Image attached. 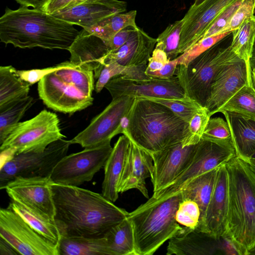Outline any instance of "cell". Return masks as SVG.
Segmentation results:
<instances>
[{
    "mask_svg": "<svg viewBox=\"0 0 255 255\" xmlns=\"http://www.w3.org/2000/svg\"><path fill=\"white\" fill-rule=\"evenodd\" d=\"M55 223L61 236L100 238L128 213L102 194L52 183Z\"/></svg>",
    "mask_w": 255,
    "mask_h": 255,
    "instance_id": "6da1fadb",
    "label": "cell"
},
{
    "mask_svg": "<svg viewBox=\"0 0 255 255\" xmlns=\"http://www.w3.org/2000/svg\"><path fill=\"white\" fill-rule=\"evenodd\" d=\"M77 0H47L41 9L52 14L59 10L72 7Z\"/></svg>",
    "mask_w": 255,
    "mask_h": 255,
    "instance_id": "f907efd6",
    "label": "cell"
},
{
    "mask_svg": "<svg viewBox=\"0 0 255 255\" xmlns=\"http://www.w3.org/2000/svg\"><path fill=\"white\" fill-rule=\"evenodd\" d=\"M153 170L150 154L130 140L118 184L119 193L135 189L149 198L145 179L151 177Z\"/></svg>",
    "mask_w": 255,
    "mask_h": 255,
    "instance_id": "44dd1931",
    "label": "cell"
},
{
    "mask_svg": "<svg viewBox=\"0 0 255 255\" xmlns=\"http://www.w3.org/2000/svg\"><path fill=\"white\" fill-rule=\"evenodd\" d=\"M232 31H228L209 36L199 41L188 50L177 57L178 65H186L191 61L210 48L213 45L229 35Z\"/></svg>",
    "mask_w": 255,
    "mask_h": 255,
    "instance_id": "ab89813d",
    "label": "cell"
},
{
    "mask_svg": "<svg viewBox=\"0 0 255 255\" xmlns=\"http://www.w3.org/2000/svg\"><path fill=\"white\" fill-rule=\"evenodd\" d=\"M16 71L11 65L0 67V109L29 96L30 85Z\"/></svg>",
    "mask_w": 255,
    "mask_h": 255,
    "instance_id": "f546056e",
    "label": "cell"
},
{
    "mask_svg": "<svg viewBox=\"0 0 255 255\" xmlns=\"http://www.w3.org/2000/svg\"><path fill=\"white\" fill-rule=\"evenodd\" d=\"M70 140L63 138L49 145L42 152H29L14 154L1 163L0 188L19 177H50L57 163L67 155Z\"/></svg>",
    "mask_w": 255,
    "mask_h": 255,
    "instance_id": "ba28073f",
    "label": "cell"
},
{
    "mask_svg": "<svg viewBox=\"0 0 255 255\" xmlns=\"http://www.w3.org/2000/svg\"><path fill=\"white\" fill-rule=\"evenodd\" d=\"M221 239L217 240L207 234L185 228L183 233L169 240L166 255H213L220 248L218 245Z\"/></svg>",
    "mask_w": 255,
    "mask_h": 255,
    "instance_id": "d4e9b609",
    "label": "cell"
},
{
    "mask_svg": "<svg viewBox=\"0 0 255 255\" xmlns=\"http://www.w3.org/2000/svg\"><path fill=\"white\" fill-rule=\"evenodd\" d=\"M237 0H205L198 5L193 4L183 17L178 53L188 50L199 41L215 19Z\"/></svg>",
    "mask_w": 255,
    "mask_h": 255,
    "instance_id": "ac0fdd59",
    "label": "cell"
},
{
    "mask_svg": "<svg viewBox=\"0 0 255 255\" xmlns=\"http://www.w3.org/2000/svg\"><path fill=\"white\" fill-rule=\"evenodd\" d=\"M182 200L181 191L162 198L151 197L128 213L127 218L132 227L135 255H152L166 241L184 233L185 228L175 218Z\"/></svg>",
    "mask_w": 255,
    "mask_h": 255,
    "instance_id": "5b68a950",
    "label": "cell"
},
{
    "mask_svg": "<svg viewBox=\"0 0 255 255\" xmlns=\"http://www.w3.org/2000/svg\"><path fill=\"white\" fill-rule=\"evenodd\" d=\"M250 64L252 68H255V42L254 45L252 56L250 60Z\"/></svg>",
    "mask_w": 255,
    "mask_h": 255,
    "instance_id": "11a10c76",
    "label": "cell"
},
{
    "mask_svg": "<svg viewBox=\"0 0 255 255\" xmlns=\"http://www.w3.org/2000/svg\"><path fill=\"white\" fill-rule=\"evenodd\" d=\"M235 156L233 144L201 138L197 144L194 158L188 167L170 185L151 197L157 199L174 194L193 178L226 164Z\"/></svg>",
    "mask_w": 255,
    "mask_h": 255,
    "instance_id": "8fae6325",
    "label": "cell"
},
{
    "mask_svg": "<svg viewBox=\"0 0 255 255\" xmlns=\"http://www.w3.org/2000/svg\"><path fill=\"white\" fill-rule=\"evenodd\" d=\"M182 25V19L169 24L156 38L155 48L163 50L169 60L179 55L178 50Z\"/></svg>",
    "mask_w": 255,
    "mask_h": 255,
    "instance_id": "d590c367",
    "label": "cell"
},
{
    "mask_svg": "<svg viewBox=\"0 0 255 255\" xmlns=\"http://www.w3.org/2000/svg\"><path fill=\"white\" fill-rule=\"evenodd\" d=\"M70 61L76 66L94 72L98 79L102 59L110 51L106 42L83 28L69 49Z\"/></svg>",
    "mask_w": 255,
    "mask_h": 255,
    "instance_id": "603a6c76",
    "label": "cell"
},
{
    "mask_svg": "<svg viewBox=\"0 0 255 255\" xmlns=\"http://www.w3.org/2000/svg\"><path fill=\"white\" fill-rule=\"evenodd\" d=\"M105 88L110 93L112 99L122 96L144 99L188 98L176 76L167 79L152 77L149 80L134 81L123 78L119 75L110 80Z\"/></svg>",
    "mask_w": 255,
    "mask_h": 255,
    "instance_id": "5bb4252c",
    "label": "cell"
},
{
    "mask_svg": "<svg viewBox=\"0 0 255 255\" xmlns=\"http://www.w3.org/2000/svg\"><path fill=\"white\" fill-rule=\"evenodd\" d=\"M197 144L177 143L150 153L153 170L151 178L153 195L170 185L189 166L194 158Z\"/></svg>",
    "mask_w": 255,
    "mask_h": 255,
    "instance_id": "e0dca14e",
    "label": "cell"
},
{
    "mask_svg": "<svg viewBox=\"0 0 255 255\" xmlns=\"http://www.w3.org/2000/svg\"><path fill=\"white\" fill-rule=\"evenodd\" d=\"M130 140L125 135L120 136L115 143L104 166V178L102 194L115 202L119 197L118 184L124 167Z\"/></svg>",
    "mask_w": 255,
    "mask_h": 255,
    "instance_id": "484cf974",
    "label": "cell"
},
{
    "mask_svg": "<svg viewBox=\"0 0 255 255\" xmlns=\"http://www.w3.org/2000/svg\"><path fill=\"white\" fill-rule=\"evenodd\" d=\"M228 209L224 238L239 255H248L255 246V173L237 156L226 164Z\"/></svg>",
    "mask_w": 255,
    "mask_h": 255,
    "instance_id": "3957f363",
    "label": "cell"
},
{
    "mask_svg": "<svg viewBox=\"0 0 255 255\" xmlns=\"http://www.w3.org/2000/svg\"><path fill=\"white\" fill-rule=\"evenodd\" d=\"M228 209V178L226 164L218 168L214 189L204 218L196 230L217 240L226 231Z\"/></svg>",
    "mask_w": 255,
    "mask_h": 255,
    "instance_id": "d6986e66",
    "label": "cell"
},
{
    "mask_svg": "<svg viewBox=\"0 0 255 255\" xmlns=\"http://www.w3.org/2000/svg\"><path fill=\"white\" fill-rule=\"evenodd\" d=\"M232 33L231 49L246 62L249 78L253 82L250 60L255 42V16L246 20L238 28L233 30Z\"/></svg>",
    "mask_w": 255,
    "mask_h": 255,
    "instance_id": "4dcf8cb0",
    "label": "cell"
},
{
    "mask_svg": "<svg viewBox=\"0 0 255 255\" xmlns=\"http://www.w3.org/2000/svg\"><path fill=\"white\" fill-rule=\"evenodd\" d=\"M123 134L152 153L184 142L189 136L188 123L169 109L144 98H135Z\"/></svg>",
    "mask_w": 255,
    "mask_h": 255,
    "instance_id": "277c9868",
    "label": "cell"
},
{
    "mask_svg": "<svg viewBox=\"0 0 255 255\" xmlns=\"http://www.w3.org/2000/svg\"><path fill=\"white\" fill-rule=\"evenodd\" d=\"M58 248L59 255H112L105 236H61Z\"/></svg>",
    "mask_w": 255,
    "mask_h": 255,
    "instance_id": "83f0119b",
    "label": "cell"
},
{
    "mask_svg": "<svg viewBox=\"0 0 255 255\" xmlns=\"http://www.w3.org/2000/svg\"><path fill=\"white\" fill-rule=\"evenodd\" d=\"M175 218L182 227L188 230H196L201 218L200 208L195 201L182 199L176 211Z\"/></svg>",
    "mask_w": 255,
    "mask_h": 255,
    "instance_id": "74e56055",
    "label": "cell"
},
{
    "mask_svg": "<svg viewBox=\"0 0 255 255\" xmlns=\"http://www.w3.org/2000/svg\"><path fill=\"white\" fill-rule=\"evenodd\" d=\"M134 99L122 96L112 99L86 128L70 140L71 144H78L85 148L98 146L111 141L115 136L119 134L121 121L129 112Z\"/></svg>",
    "mask_w": 255,
    "mask_h": 255,
    "instance_id": "7c38bea8",
    "label": "cell"
},
{
    "mask_svg": "<svg viewBox=\"0 0 255 255\" xmlns=\"http://www.w3.org/2000/svg\"><path fill=\"white\" fill-rule=\"evenodd\" d=\"M156 43V38L137 26L124 45L117 50L110 51L102 59V67L113 62L126 67L147 65Z\"/></svg>",
    "mask_w": 255,
    "mask_h": 255,
    "instance_id": "7402d4cb",
    "label": "cell"
},
{
    "mask_svg": "<svg viewBox=\"0 0 255 255\" xmlns=\"http://www.w3.org/2000/svg\"><path fill=\"white\" fill-rule=\"evenodd\" d=\"M202 139L221 143L233 144L228 124L226 121L220 117L210 118Z\"/></svg>",
    "mask_w": 255,
    "mask_h": 255,
    "instance_id": "f35d334b",
    "label": "cell"
},
{
    "mask_svg": "<svg viewBox=\"0 0 255 255\" xmlns=\"http://www.w3.org/2000/svg\"><path fill=\"white\" fill-rule=\"evenodd\" d=\"M169 61L166 54L163 50L154 48L148 60L145 72L159 70Z\"/></svg>",
    "mask_w": 255,
    "mask_h": 255,
    "instance_id": "bcb514c9",
    "label": "cell"
},
{
    "mask_svg": "<svg viewBox=\"0 0 255 255\" xmlns=\"http://www.w3.org/2000/svg\"><path fill=\"white\" fill-rule=\"evenodd\" d=\"M54 71L46 75L38 82L39 98L47 107L59 112L72 114L93 104L92 96L87 95Z\"/></svg>",
    "mask_w": 255,
    "mask_h": 255,
    "instance_id": "4fadbf2b",
    "label": "cell"
},
{
    "mask_svg": "<svg viewBox=\"0 0 255 255\" xmlns=\"http://www.w3.org/2000/svg\"><path fill=\"white\" fill-rule=\"evenodd\" d=\"M136 11L117 13L106 18L93 26L84 28L105 41L107 44L120 31L128 26H137L135 23Z\"/></svg>",
    "mask_w": 255,
    "mask_h": 255,
    "instance_id": "1f68e13d",
    "label": "cell"
},
{
    "mask_svg": "<svg viewBox=\"0 0 255 255\" xmlns=\"http://www.w3.org/2000/svg\"><path fill=\"white\" fill-rule=\"evenodd\" d=\"M147 65L127 67L123 75V78L134 81L149 80L152 78L145 73Z\"/></svg>",
    "mask_w": 255,
    "mask_h": 255,
    "instance_id": "7dc6e473",
    "label": "cell"
},
{
    "mask_svg": "<svg viewBox=\"0 0 255 255\" xmlns=\"http://www.w3.org/2000/svg\"><path fill=\"white\" fill-rule=\"evenodd\" d=\"M210 118L205 107L193 116L188 122L189 136L182 142L183 145L195 144L199 142Z\"/></svg>",
    "mask_w": 255,
    "mask_h": 255,
    "instance_id": "60d3db41",
    "label": "cell"
},
{
    "mask_svg": "<svg viewBox=\"0 0 255 255\" xmlns=\"http://www.w3.org/2000/svg\"><path fill=\"white\" fill-rule=\"evenodd\" d=\"M146 99L163 105L188 123L195 113L204 108L189 98L181 100L150 98Z\"/></svg>",
    "mask_w": 255,
    "mask_h": 255,
    "instance_id": "8d00e7d4",
    "label": "cell"
},
{
    "mask_svg": "<svg viewBox=\"0 0 255 255\" xmlns=\"http://www.w3.org/2000/svg\"><path fill=\"white\" fill-rule=\"evenodd\" d=\"M247 163L255 173V152L250 157Z\"/></svg>",
    "mask_w": 255,
    "mask_h": 255,
    "instance_id": "db71d44e",
    "label": "cell"
},
{
    "mask_svg": "<svg viewBox=\"0 0 255 255\" xmlns=\"http://www.w3.org/2000/svg\"><path fill=\"white\" fill-rule=\"evenodd\" d=\"M221 113L228 124L236 156L247 162L255 152V120L234 112Z\"/></svg>",
    "mask_w": 255,
    "mask_h": 255,
    "instance_id": "cb8c5ba5",
    "label": "cell"
},
{
    "mask_svg": "<svg viewBox=\"0 0 255 255\" xmlns=\"http://www.w3.org/2000/svg\"><path fill=\"white\" fill-rule=\"evenodd\" d=\"M80 31L74 25L41 9L6 8L0 18V39L15 47L68 50Z\"/></svg>",
    "mask_w": 255,
    "mask_h": 255,
    "instance_id": "7a4b0ae2",
    "label": "cell"
},
{
    "mask_svg": "<svg viewBox=\"0 0 255 255\" xmlns=\"http://www.w3.org/2000/svg\"><path fill=\"white\" fill-rule=\"evenodd\" d=\"M126 67L117 62L103 65L95 86L96 92L100 93L113 78L123 75Z\"/></svg>",
    "mask_w": 255,
    "mask_h": 255,
    "instance_id": "ee69618b",
    "label": "cell"
},
{
    "mask_svg": "<svg viewBox=\"0 0 255 255\" xmlns=\"http://www.w3.org/2000/svg\"><path fill=\"white\" fill-rule=\"evenodd\" d=\"M8 207L21 216L40 235L58 246L61 235L54 221L31 208L12 200Z\"/></svg>",
    "mask_w": 255,
    "mask_h": 255,
    "instance_id": "f1b7e54d",
    "label": "cell"
},
{
    "mask_svg": "<svg viewBox=\"0 0 255 255\" xmlns=\"http://www.w3.org/2000/svg\"><path fill=\"white\" fill-rule=\"evenodd\" d=\"M243 0H237L225 9L213 21L201 40L205 38L222 33L233 14L241 5Z\"/></svg>",
    "mask_w": 255,
    "mask_h": 255,
    "instance_id": "7bdbcfd3",
    "label": "cell"
},
{
    "mask_svg": "<svg viewBox=\"0 0 255 255\" xmlns=\"http://www.w3.org/2000/svg\"><path fill=\"white\" fill-rule=\"evenodd\" d=\"M34 102L33 98L28 96L0 109V144L20 122Z\"/></svg>",
    "mask_w": 255,
    "mask_h": 255,
    "instance_id": "836d02e7",
    "label": "cell"
},
{
    "mask_svg": "<svg viewBox=\"0 0 255 255\" xmlns=\"http://www.w3.org/2000/svg\"><path fill=\"white\" fill-rule=\"evenodd\" d=\"M112 149L109 141L66 155L54 168L50 176L51 180L54 183L74 186L90 181L104 167Z\"/></svg>",
    "mask_w": 255,
    "mask_h": 255,
    "instance_id": "9c48e42d",
    "label": "cell"
},
{
    "mask_svg": "<svg viewBox=\"0 0 255 255\" xmlns=\"http://www.w3.org/2000/svg\"><path fill=\"white\" fill-rule=\"evenodd\" d=\"M240 114L255 120V88L246 85L237 91L219 110Z\"/></svg>",
    "mask_w": 255,
    "mask_h": 255,
    "instance_id": "e575fe53",
    "label": "cell"
},
{
    "mask_svg": "<svg viewBox=\"0 0 255 255\" xmlns=\"http://www.w3.org/2000/svg\"><path fill=\"white\" fill-rule=\"evenodd\" d=\"M218 168L209 170L196 177L186 183L180 190L182 193V199L193 200L198 205L201 211L199 226L204 218L210 201Z\"/></svg>",
    "mask_w": 255,
    "mask_h": 255,
    "instance_id": "4316f807",
    "label": "cell"
},
{
    "mask_svg": "<svg viewBox=\"0 0 255 255\" xmlns=\"http://www.w3.org/2000/svg\"><path fill=\"white\" fill-rule=\"evenodd\" d=\"M178 65L177 58L169 60L160 70L154 72H147L145 73L151 77L159 79H167L175 76L176 70Z\"/></svg>",
    "mask_w": 255,
    "mask_h": 255,
    "instance_id": "c3c4849f",
    "label": "cell"
},
{
    "mask_svg": "<svg viewBox=\"0 0 255 255\" xmlns=\"http://www.w3.org/2000/svg\"><path fill=\"white\" fill-rule=\"evenodd\" d=\"M50 177H19L3 188L11 200L31 208L54 221L55 209Z\"/></svg>",
    "mask_w": 255,
    "mask_h": 255,
    "instance_id": "2e32d148",
    "label": "cell"
},
{
    "mask_svg": "<svg viewBox=\"0 0 255 255\" xmlns=\"http://www.w3.org/2000/svg\"><path fill=\"white\" fill-rule=\"evenodd\" d=\"M0 237L19 255H59L57 245L40 235L8 207L0 210Z\"/></svg>",
    "mask_w": 255,
    "mask_h": 255,
    "instance_id": "30bf717a",
    "label": "cell"
},
{
    "mask_svg": "<svg viewBox=\"0 0 255 255\" xmlns=\"http://www.w3.org/2000/svg\"><path fill=\"white\" fill-rule=\"evenodd\" d=\"M127 10V3L118 0H87L51 14L83 28L90 27L103 19Z\"/></svg>",
    "mask_w": 255,
    "mask_h": 255,
    "instance_id": "ffe728a7",
    "label": "cell"
},
{
    "mask_svg": "<svg viewBox=\"0 0 255 255\" xmlns=\"http://www.w3.org/2000/svg\"><path fill=\"white\" fill-rule=\"evenodd\" d=\"M254 86L249 78L246 62L237 55L225 63L215 77L205 108L211 117L241 88Z\"/></svg>",
    "mask_w": 255,
    "mask_h": 255,
    "instance_id": "9a60e30c",
    "label": "cell"
},
{
    "mask_svg": "<svg viewBox=\"0 0 255 255\" xmlns=\"http://www.w3.org/2000/svg\"><path fill=\"white\" fill-rule=\"evenodd\" d=\"M255 255V246L249 252L248 255Z\"/></svg>",
    "mask_w": 255,
    "mask_h": 255,
    "instance_id": "680465c9",
    "label": "cell"
},
{
    "mask_svg": "<svg viewBox=\"0 0 255 255\" xmlns=\"http://www.w3.org/2000/svg\"><path fill=\"white\" fill-rule=\"evenodd\" d=\"M21 6L41 9L47 0H15Z\"/></svg>",
    "mask_w": 255,
    "mask_h": 255,
    "instance_id": "816d5d0a",
    "label": "cell"
},
{
    "mask_svg": "<svg viewBox=\"0 0 255 255\" xmlns=\"http://www.w3.org/2000/svg\"><path fill=\"white\" fill-rule=\"evenodd\" d=\"M136 26H128L118 32L108 43L110 51L118 49L128 40L131 32Z\"/></svg>",
    "mask_w": 255,
    "mask_h": 255,
    "instance_id": "681fc988",
    "label": "cell"
},
{
    "mask_svg": "<svg viewBox=\"0 0 255 255\" xmlns=\"http://www.w3.org/2000/svg\"><path fill=\"white\" fill-rule=\"evenodd\" d=\"M252 78L254 86L255 88V68H252Z\"/></svg>",
    "mask_w": 255,
    "mask_h": 255,
    "instance_id": "9f6ffc18",
    "label": "cell"
},
{
    "mask_svg": "<svg viewBox=\"0 0 255 255\" xmlns=\"http://www.w3.org/2000/svg\"><path fill=\"white\" fill-rule=\"evenodd\" d=\"M205 0H194L193 4L195 5H198L202 3Z\"/></svg>",
    "mask_w": 255,
    "mask_h": 255,
    "instance_id": "6f0895ef",
    "label": "cell"
},
{
    "mask_svg": "<svg viewBox=\"0 0 255 255\" xmlns=\"http://www.w3.org/2000/svg\"><path fill=\"white\" fill-rule=\"evenodd\" d=\"M104 236L112 255H135L132 227L127 217Z\"/></svg>",
    "mask_w": 255,
    "mask_h": 255,
    "instance_id": "d6a6232c",
    "label": "cell"
},
{
    "mask_svg": "<svg viewBox=\"0 0 255 255\" xmlns=\"http://www.w3.org/2000/svg\"><path fill=\"white\" fill-rule=\"evenodd\" d=\"M65 137L57 115L43 110L32 119L19 122L0 144V150L10 149L15 154L42 152L52 142Z\"/></svg>",
    "mask_w": 255,
    "mask_h": 255,
    "instance_id": "52a82bcc",
    "label": "cell"
},
{
    "mask_svg": "<svg viewBox=\"0 0 255 255\" xmlns=\"http://www.w3.org/2000/svg\"><path fill=\"white\" fill-rule=\"evenodd\" d=\"M19 255V253L7 242L0 238V255Z\"/></svg>",
    "mask_w": 255,
    "mask_h": 255,
    "instance_id": "f5cc1de1",
    "label": "cell"
},
{
    "mask_svg": "<svg viewBox=\"0 0 255 255\" xmlns=\"http://www.w3.org/2000/svg\"><path fill=\"white\" fill-rule=\"evenodd\" d=\"M255 13V0H243L222 33L238 28L246 20L253 16Z\"/></svg>",
    "mask_w": 255,
    "mask_h": 255,
    "instance_id": "b9f144b4",
    "label": "cell"
},
{
    "mask_svg": "<svg viewBox=\"0 0 255 255\" xmlns=\"http://www.w3.org/2000/svg\"><path fill=\"white\" fill-rule=\"evenodd\" d=\"M224 39L186 65H178L175 76L187 98L205 107L213 80L221 67L236 55Z\"/></svg>",
    "mask_w": 255,
    "mask_h": 255,
    "instance_id": "8992f818",
    "label": "cell"
},
{
    "mask_svg": "<svg viewBox=\"0 0 255 255\" xmlns=\"http://www.w3.org/2000/svg\"><path fill=\"white\" fill-rule=\"evenodd\" d=\"M59 67L60 64H58L53 67L30 70H16V72L22 80L31 85L38 82L46 75L55 71Z\"/></svg>",
    "mask_w": 255,
    "mask_h": 255,
    "instance_id": "f6af8a7d",
    "label": "cell"
}]
</instances>
